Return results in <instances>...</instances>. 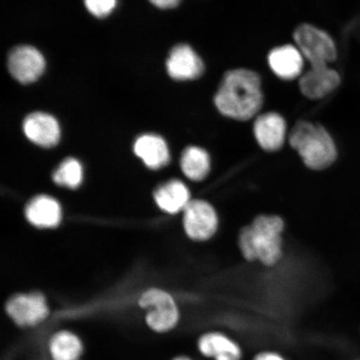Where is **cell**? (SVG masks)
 <instances>
[{
	"label": "cell",
	"mask_w": 360,
	"mask_h": 360,
	"mask_svg": "<svg viewBox=\"0 0 360 360\" xmlns=\"http://www.w3.org/2000/svg\"><path fill=\"white\" fill-rule=\"evenodd\" d=\"M158 206L170 214H176L186 210L190 204L191 192L179 179H172L160 186L155 193Z\"/></svg>",
	"instance_id": "9a60e30c"
},
{
	"label": "cell",
	"mask_w": 360,
	"mask_h": 360,
	"mask_svg": "<svg viewBox=\"0 0 360 360\" xmlns=\"http://www.w3.org/2000/svg\"><path fill=\"white\" fill-rule=\"evenodd\" d=\"M288 141L305 167L313 171L330 168L337 159L334 139L321 124L300 121L292 129Z\"/></svg>",
	"instance_id": "3957f363"
},
{
	"label": "cell",
	"mask_w": 360,
	"mask_h": 360,
	"mask_svg": "<svg viewBox=\"0 0 360 360\" xmlns=\"http://www.w3.org/2000/svg\"><path fill=\"white\" fill-rule=\"evenodd\" d=\"M22 129L26 137L39 146L51 148L60 141V124L55 117L45 112H36L27 116Z\"/></svg>",
	"instance_id": "7c38bea8"
},
{
	"label": "cell",
	"mask_w": 360,
	"mask_h": 360,
	"mask_svg": "<svg viewBox=\"0 0 360 360\" xmlns=\"http://www.w3.org/2000/svg\"><path fill=\"white\" fill-rule=\"evenodd\" d=\"M53 178L58 186L77 188L83 179L82 166L77 160L67 159L53 173Z\"/></svg>",
	"instance_id": "ffe728a7"
},
{
	"label": "cell",
	"mask_w": 360,
	"mask_h": 360,
	"mask_svg": "<svg viewBox=\"0 0 360 360\" xmlns=\"http://www.w3.org/2000/svg\"><path fill=\"white\" fill-rule=\"evenodd\" d=\"M341 82L340 75L330 66L311 67L301 76L300 89L310 100H321L334 92Z\"/></svg>",
	"instance_id": "8fae6325"
},
{
	"label": "cell",
	"mask_w": 360,
	"mask_h": 360,
	"mask_svg": "<svg viewBox=\"0 0 360 360\" xmlns=\"http://www.w3.org/2000/svg\"><path fill=\"white\" fill-rule=\"evenodd\" d=\"M174 360H191V359H188L186 357H179V358L175 359Z\"/></svg>",
	"instance_id": "cb8c5ba5"
},
{
	"label": "cell",
	"mask_w": 360,
	"mask_h": 360,
	"mask_svg": "<svg viewBox=\"0 0 360 360\" xmlns=\"http://www.w3.org/2000/svg\"><path fill=\"white\" fill-rule=\"evenodd\" d=\"M254 360H285L280 354L272 352L261 353Z\"/></svg>",
	"instance_id": "603a6c76"
},
{
	"label": "cell",
	"mask_w": 360,
	"mask_h": 360,
	"mask_svg": "<svg viewBox=\"0 0 360 360\" xmlns=\"http://www.w3.org/2000/svg\"><path fill=\"white\" fill-rule=\"evenodd\" d=\"M285 224L281 216L259 214L238 233V245L243 257L273 267L283 255V233Z\"/></svg>",
	"instance_id": "7a4b0ae2"
},
{
	"label": "cell",
	"mask_w": 360,
	"mask_h": 360,
	"mask_svg": "<svg viewBox=\"0 0 360 360\" xmlns=\"http://www.w3.org/2000/svg\"><path fill=\"white\" fill-rule=\"evenodd\" d=\"M7 312L20 326H34L48 316L46 300L39 292L19 295L8 301Z\"/></svg>",
	"instance_id": "ba28073f"
},
{
	"label": "cell",
	"mask_w": 360,
	"mask_h": 360,
	"mask_svg": "<svg viewBox=\"0 0 360 360\" xmlns=\"http://www.w3.org/2000/svg\"><path fill=\"white\" fill-rule=\"evenodd\" d=\"M135 154L148 168L158 169L165 167L170 160L167 143L163 138L155 134H143L134 143Z\"/></svg>",
	"instance_id": "5bb4252c"
},
{
	"label": "cell",
	"mask_w": 360,
	"mask_h": 360,
	"mask_svg": "<svg viewBox=\"0 0 360 360\" xmlns=\"http://www.w3.org/2000/svg\"><path fill=\"white\" fill-rule=\"evenodd\" d=\"M139 304L150 309L146 321L157 332L169 331L179 321L177 305L167 292L158 289L148 290L141 296Z\"/></svg>",
	"instance_id": "8992f818"
},
{
	"label": "cell",
	"mask_w": 360,
	"mask_h": 360,
	"mask_svg": "<svg viewBox=\"0 0 360 360\" xmlns=\"http://www.w3.org/2000/svg\"><path fill=\"white\" fill-rule=\"evenodd\" d=\"M166 69L170 77L175 80H193L204 73L205 65L190 45L180 44L170 51Z\"/></svg>",
	"instance_id": "30bf717a"
},
{
	"label": "cell",
	"mask_w": 360,
	"mask_h": 360,
	"mask_svg": "<svg viewBox=\"0 0 360 360\" xmlns=\"http://www.w3.org/2000/svg\"><path fill=\"white\" fill-rule=\"evenodd\" d=\"M26 217L39 228H53L61 221V207L51 197L40 195L34 198L26 207Z\"/></svg>",
	"instance_id": "2e32d148"
},
{
	"label": "cell",
	"mask_w": 360,
	"mask_h": 360,
	"mask_svg": "<svg viewBox=\"0 0 360 360\" xmlns=\"http://www.w3.org/2000/svg\"><path fill=\"white\" fill-rule=\"evenodd\" d=\"M304 58L300 49L294 45L286 44L274 49L269 53L268 62L278 78L292 80L302 73Z\"/></svg>",
	"instance_id": "4fadbf2b"
},
{
	"label": "cell",
	"mask_w": 360,
	"mask_h": 360,
	"mask_svg": "<svg viewBox=\"0 0 360 360\" xmlns=\"http://www.w3.org/2000/svg\"><path fill=\"white\" fill-rule=\"evenodd\" d=\"M184 231L193 241L205 242L217 233L219 219L217 211L209 201L193 200L183 211Z\"/></svg>",
	"instance_id": "5b68a950"
},
{
	"label": "cell",
	"mask_w": 360,
	"mask_h": 360,
	"mask_svg": "<svg viewBox=\"0 0 360 360\" xmlns=\"http://www.w3.org/2000/svg\"><path fill=\"white\" fill-rule=\"evenodd\" d=\"M202 354L214 360H240L241 349L235 341L220 333H208L199 340Z\"/></svg>",
	"instance_id": "e0dca14e"
},
{
	"label": "cell",
	"mask_w": 360,
	"mask_h": 360,
	"mask_svg": "<svg viewBox=\"0 0 360 360\" xmlns=\"http://www.w3.org/2000/svg\"><path fill=\"white\" fill-rule=\"evenodd\" d=\"M150 1L158 8H173L179 6L181 0H150Z\"/></svg>",
	"instance_id": "7402d4cb"
},
{
	"label": "cell",
	"mask_w": 360,
	"mask_h": 360,
	"mask_svg": "<svg viewBox=\"0 0 360 360\" xmlns=\"http://www.w3.org/2000/svg\"><path fill=\"white\" fill-rule=\"evenodd\" d=\"M8 66L13 78L22 84H30L44 73L45 61L38 49L22 45L13 49L10 53Z\"/></svg>",
	"instance_id": "52a82bcc"
},
{
	"label": "cell",
	"mask_w": 360,
	"mask_h": 360,
	"mask_svg": "<svg viewBox=\"0 0 360 360\" xmlns=\"http://www.w3.org/2000/svg\"><path fill=\"white\" fill-rule=\"evenodd\" d=\"M263 103L259 75L247 69L225 73L214 96V105L220 114L238 121L254 118Z\"/></svg>",
	"instance_id": "6da1fadb"
},
{
	"label": "cell",
	"mask_w": 360,
	"mask_h": 360,
	"mask_svg": "<svg viewBox=\"0 0 360 360\" xmlns=\"http://www.w3.org/2000/svg\"><path fill=\"white\" fill-rule=\"evenodd\" d=\"M85 6L93 15L103 18L114 11L116 0H84Z\"/></svg>",
	"instance_id": "44dd1931"
},
{
	"label": "cell",
	"mask_w": 360,
	"mask_h": 360,
	"mask_svg": "<svg viewBox=\"0 0 360 360\" xmlns=\"http://www.w3.org/2000/svg\"><path fill=\"white\" fill-rule=\"evenodd\" d=\"M180 167L187 179L202 182L208 178L212 161L209 152L199 146H188L182 153Z\"/></svg>",
	"instance_id": "ac0fdd59"
},
{
	"label": "cell",
	"mask_w": 360,
	"mask_h": 360,
	"mask_svg": "<svg viewBox=\"0 0 360 360\" xmlns=\"http://www.w3.org/2000/svg\"><path fill=\"white\" fill-rule=\"evenodd\" d=\"M294 39L297 48L311 67L328 66L336 60V44L326 31L304 24L295 30Z\"/></svg>",
	"instance_id": "277c9868"
},
{
	"label": "cell",
	"mask_w": 360,
	"mask_h": 360,
	"mask_svg": "<svg viewBox=\"0 0 360 360\" xmlns=\"http://www.w3.org/2000/svg\"><path fill=\"white\" fill-rule=\"evenodd\" d=\"M49 348L53 360H79L83 346L77 336L62 331L52 338Z\"/></svg>",
	"instance_id": "d6986e66"
},
{
	"label": "cell",
	"mask_w": 360,
	"mask_h": 360,
	"mask_svg": "<svg viewBox=\"0 0 360 360\" xmlns=\"http://www.w3.org/2000/svg\"><path fill=\"white\" fill-rule=\"evenodd\" d=\"M254 135L262 150L269 153L277 152L285 146L289 136L285 120L276 112L260 115L254 123Z\"/></svg>",
	"instance_id": "9c48e42d"
}]
</instances>
